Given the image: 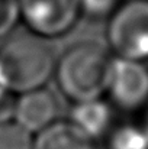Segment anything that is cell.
Segmentation results:
<instances>
[{
	"label": "cell",
	"instance_id": "1",
	"mask_svg": "<svg viewBox=\"0 0 148 149\" xmlns=\"http://www.w3.org/2000/svg\"><path fill=\"white\" fill-rule=\"evenodd\" d=\"M113 55L93 41H81L55 61L54 77L61 93L73 103L100 99L106 93Z\"/></svg>",
	"mask_w": 148,
	"mask_h": 149
},
{
	"label": "cell",
	"instance_id": "2",
	"mask_svg": "<svg viewBox=\"0 0 148 149\" xmlns=\"http://www.w3.org/2000/svg\"><path fill=\"white\" fill-rule=\"evenodd\" d=\"M54 70V51L31 32L9 36L0 45V84L16 96L44 87Z\"/></svg>",
	"mask_w": 148,
	"mask_h": 149
},
{
	"label": "cell",
	"instance_id": "3",
	"mask_svg": "<svg viewBox=\"0 0 148 149\" xmlns=\"http://www.w3.org/2000/svg\"><path fill=\"white\" fill-rule=\"evenodd\" d=\"M106 39L116 58L148 62V0H122L110 13Z\"/></svg>",
	"mask_w": 148,
	"mask_h": 149
},
{
	"label": "cell",
	"instance_id": "4",
	"mask_svg": "<svg viewBox=\"0 0 148 149\" xmlns=\"http://www.w3.org/2000/svg\"><path fill=\"white\" fill-rule=\"evenodd\" d=\"M19 17L31 33L60 38L68 33L81 15L80 0H18Z\"/></svg>",
	"mask_w": 148,
	"mask_h": 149
},
{
	"label": "cell",
	"instance_id": "5",
	"mask_svg": "<svg viewBox=\"0 0 148 149\" xmlns=\"http://www.w3.org/2000/svg\"><path fill=\"white\" fill-rule=\"evenodd\" d=\"M106 93L110 104L123 111H137L148 104V65L113 56Z\"/></svg>",
	"mask_w": 148,
	"mask_h": 149
},
{
	"label": "cell",
	"instance_id": "6",
	"mask_svg": "<svg viewBox=\"0 0 148 149\" xmlns=\"http://www.w3.org/2000/svg\"><path fill=\"white\" fill-rule=\"evenodd\" d=\"M58 103L55 96L44 87L16 96L13 122L32 136L57 122Z\"/></svg>",
	"mask_w": 148,
	"mask_h": 149
},
{
	"label": "cell",
	"instance_id": "7",
	"mask_svg": "<svg viewBox=\"0 0 148 149\" xmlns=\"http://www.w3.org/2000/svg\"><path fill=\"white\" fill-rule=\"evenodd\" d=\"M68 122L92 142L105 139L115 125L113 106L100 99L74 103Z\"/></svg>",
	"mask_w": 148,
	"mask_h": 149
},
{
	"label": "cell",
	"instance_id": "8",
	"mask_svg": "<svg viewBox=\"0 0 148 149\" xmlns=\"http://www.w3.org/2000/svg\"><path fill=\"white\" fill-rule=\"evenodd\" d=\"M32 149H95V142L86 138L68 120H57L34 136Z\"/></svg>",
	"mask_w": 148,
	"mask_h": 149
},
{
	"label": "cell",
	"instance_id": "9",
	"mask_svg": "<svg viewBox=\"0 0 148 149\" xmlns=\"http://www.w3.org/2000/svg\"><path fill=\"white\" fill-rule=\"evenodd\" d=\"M106 141V149H148V133L142 125L119 123L113 125Z\"/></svg>",
	"mask_w": 148,
	"mask_h": 149
},
{
	"label": "cell",
	"instance_id": "10",
	"mask_svg": "<svg viewBox=\"0 0 148 149\" xmlns=\"http://www.w3.org/2000/svg\"><path fill=\"white\" fill-rule=\"evenodd\" d=\"M34 136L16 122L0 125V149H32Z\"/></svg>",
	"mask_w": 148,
	"mask_h": 149
},
{
	"label": "cell",
	"instance_id": "11",
	"mask_svg": "<svg viewBox=\"0 0 148 149\" xmlns=\"http://www.w3.org/2000/svg\"><path fill=\"white\" fill-rule=\"evenodd\" d=\"M19 20L18 0H0V39L9 36Z\"/></svg>",
	"mask_w": 148,
	"mask_h": 149
},
{
	"label": "cell",
	"instance_id": "12",
	"mask_svg": "<svg viewBox=\"0 0 148 149\" xmlns=\"http://www.w3.org/2000/svg\"><path fill=\"white\" fill-rule=\"evenodd\" d=\"M122 3V0H80L81 13L92 17L110 16V13Z\"/></svg>",
	"mask_w": 148,
	"mask_h": 149
},
{
	"label": "cell",
	"instance_id": "13",
	"mask_svg": "<svg viewBox=\"0 0 148 149\" xmlns=\"http://www.w3.org/2000/svg\"><path fill=\"white\" fill-rule=\"evenodd\" d=\"M15 103H16V94L10 93L9 90L0 91V125L13 120Z\"/></svg>",
	"mask_w": 148,
	"mask_h": 149
},
{
	"label": "cell",
	"instance_id": "14",
	"mask_svg": "<svg viewBox=\"0 0 148 149\" xmlns=\"http://www.w3.org/2000/svg\"><path fill=\"white\" fill-rule=\"evenodd\" d=\"M144 129L147 130V133H148V104H147V107H145V120H144Z\"/></svg>",
	"mask_w": 148,
	"mask_h": 149
}]
</instances>
